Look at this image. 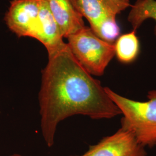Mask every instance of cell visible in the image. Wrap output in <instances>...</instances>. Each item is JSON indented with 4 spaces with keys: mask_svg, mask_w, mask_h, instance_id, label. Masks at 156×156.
Returning <instances> with one entry per match:
<instances>
[{
    "mask_svg": "<svg viewBox=\"0 0 156 156\" xmlns=\"http://www.w3.org/2000/svg\"><path fill=\"white\" fill-rule=\"evenodd\" d=\"M71 1L79 13L87 20L91 30L107 19L116 18L117 15L105 0Z\"/></svg>",
    "mask_w": 156,
    "mask_h": 156,
    "instance_id": "obj_8",
    "label": "cell"
},
{
    "mask_svg": "<svg viewBox=\"0 0 156 156\" xmlns=\"http://www.w3.org/2000/svg\"><path fill=\"white\" fill-rule=\"evenodd\" d=\"M145 146L141 145L130 131L121 127L111 135L104 137L80 156H146Z\"/></svg>",
    "mask_w": 156,
    "mask_h": 156,
    "instance_id": "obj_4",
    "label": "cell"
},
{
    "mask_svg": "<svg viewBox=\"0 0 156 156\" xmlns=\"http://www.w3.org/2000/svg\"><path fill=\"white\" fill-rule=\"evenodd\" d=\"M117 13H120L130 5L129 0H105Z\"/></svg>",
    "mask_w": 156,
    "mask_h": 156,
    "instance_id": "obj_12",
    "label": "cell"
},
{
    "mask_svg": "<svg viewBox=\"0 0 156 156\" xmlns=\"http://www.w3.org/2000/svg\"><path fill=\"white\" fill-rule=\"evenodd\" d=\"M48 53L38 101L41 132L49 147L55 144L58 125L67 118L80 115L98 120L122 114L100 81L79 63L67 43Z\"/></svg>",
    "mask_w": 156,
    "mask_h": 156,
    "instance_id": "obj_1",
    "label": "cell"
},
{
    "mask_svg": "<svg viewBox=\"0 0 156 156\" xmlns=\"http://www.w3.org/2000/svg\"><path fill=\"white\" fill-rule=\"evenodd\" d=\"M67 45L79 63L92 76H102L115 56V45L86 26L68 36Z\"/></svg>",
    "mask_w": 156,
    "mask_h": 156,
    "instance_id": "obj_3",
    "label": "cell"
},
{
    "mask_svg": "<svg viewBox=\"0 0 156 156\" xmlns=\"http://www.w3.org/2000/svg\"></svg>",
    "mask_w": 156,
    "mask_h": 156,
    "instance_id": "obj_14",
    "label": "cell"
},
{
    "mask_svg": "<svg viewBox=\"0 0 156 156\" xmlns=\"http://www.w3.org/2000/svg\"><path fill=\"white\" fill-rule=\"evenodd\" d=\"M9 156H23L20 154H18V153H14V154H12L11 155H10Z\"/></svg>",
    "mask_w": 156,
    "mask_h": 156,
    "instance_id": "obj_13",
    "label": "cell"
},
{
    "mask_svg": "<svg viewBox=\"0 0 156 156\" xmlns=\"http://www.w3.org/2000/svg\"><path fill=\"white\" fill-rule=\"evenodd\" d=\"M45 1L64 38H67L85 26L83 17L76 10L71 0Z\"/></svg>",
    "mask_w": 156,
    "mask_h": 156,
    "instance_id": "obj_7",
    "label": "cell"
},
{
    "mask_svg": "<svg viewBox=\"0 0 156 156\" xmlns=\"http://www.w3.org/2000/svg\"><path fill=\"white\" fill-rule=\"evenodd\" d=\"M106 93L123 114L122 127L130 131L140 144L156 145V90L149 91V101L133 100L118 94L109 87Z\"/></svg>",
    "mask_w": 156,
    "mask_h": 156,
    "instance_id": "obj_2",
    "label": "cell"
},
{
    "mask_svg": "<svg viewBox=\"0 0 156 156\" xmlns=\"http://www.w3.org/2000/svg\"><path fill=\"white\" fill-rule=\"evenodd\" d=\"M127 19L135 31L140 28L145 20H154L156 22V0H137L131 6Z\"/></svg>",
    "mask_w": 156,
    "mask_h": 156,
    "instance_id": "obj_10",
    "label": "cell"
},
{
    "mask_svg": "<svg viewBox=\"0 0 156 156\" xmlns=\"http://www.w3.org/2000/svg\"><path fill=\"white\" fill-rule=\"evenodd\" d=\"M92 30L101 39L112 44H114L120 34V28L116 18L107 19Z\"/></svg>",
    "mask_w": 156,
    "mask_h": 156,
    "instance_id": "obj_11",
    "label": "cell"
},
{
    "mask_svg": "<svg viewBox=\"0 0 156 156\" xmlns=\"http://www.w3.org/2000/svg\"><path fill=\"white\" fill-rule=\"evenodd\" d=\"M31 38L42 43L48 53L57 49L66 43L60 28L45 0H41L38 22Z\"/></svg>",
    "mask_w": 156,
    "mask_h": 156,
    "instance_id": "obj_6",
    "label": "cell"
},
{
    "mask_svg": "<svg viewBox=\"0 0 156 156\" xmlns=\"http://www.w3.org/2000/svg\"><path fill=\"white\" fill-rule=\"evenodd\" d=\"M41 0H13L6 13L8 27L19 38L31 37L38 22Z\"/></svg>",
    "mask_w": 156,
    "mask_h": 156,
    "instance_id": "obj_5",
    "label": "cell"
},
{
    "mask_svg": "<svg viewBox=\"0 0 156 156\" xmlns=\"http://www.w3.org/2000/svg\"><path fill=\"white\" fill-rule=\"evenodd\" d=\"M114 45L115 56L123 64L132 63L139 55L140 41L135 30L120 35Z\"/></svg>",
    "mask_w": 156,
    "mask_h": 156,
    "instance_id": "obj_9",
    "label": "cell"
}]
</instances>
